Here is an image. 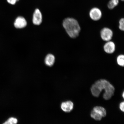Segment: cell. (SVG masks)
Instances as JSON below:
<instances>
[{"label": "cell", "instance_id": "6", "mask_svg": "<svg viewBox=\"0 0 124 124\" xmlns=\"http://www.w3.org/2000/svg\"><path fill=\"white\" fill-rule=\"evenodd\" d=\"M90 17L93 21H97L100 20L101 18L102 14L100 9L94 8L91 9L90 12Z\"/></svg>", "mask_w": 124, "mask_h": 124}, {"label": "cell", "instance_id": "15", "mask_svg": "<svg viewBox=\"0 0 124 124\" xmlns=\"http://www.w3.org/2000/svg\"><path fill=\"white\" fill-rule=\"evenodd\" d=\"M18 120L16 118L11 117L3 124H17Z\"/></svg>", "mask_w": 124, "mask_h": 124}, {"label": "cell", "instance_id": "20", "mask_svg": "<svg viewBox=\"0 0 124 124\" xmlns=\"http://www.w3.org/2000/svg\"><path fill=\"white\" fill-rule=\"evenodd\" d=\"M122 0V1H124V0Z\"/></svg>", "mask_w": 124, "mask_h": 124}, {"label": "cell", "instance_id": "16", "mask_svg": "<svg viewBox=\"0 0 124 124\" xmlns=\"http://www.w3.org/2000/svg\"><path fill=\"white\" fill-rule=\"evenodd\" d=\"M118 28L120 31L124 32V19L122 18L119 22Z\"/></svg>", "mask_w": 124, "mask_h": 124}, {"label": "cell", "instance_id": "9", "mask_svg": "<svg viewBox=\"0 0 124 124\" xmlns=\"http://www.w3.org/2000/svg\"><path fill=\"white\" fill-rule=\"evenodd\" d=\"M27 25V22L22 16H19L15 20L14 23L15 27L18 29L23 28Z\"/></svg>", "mask_w": 124, "mask_h": 124}, {"label": "cell", "instance_id": "12", "mask_svg": "<svg viewBox=\"0 0 124 124\" xmlns=\"http://www.w3.org/2000/svg\"><path fill=\"white\" fill-rule=\"evenodd\" d=\"M116 61L118 65L124 67V55L123 54H120L117 56L116 59Z\"/></svg>", "mask_w": 124, "mask_h": 124}, {"label": "cell", "instance_id": "1", "mask_svg": "<svg viewBox=\"0 0 124 124\" xmlns=\"http://www.w3.org/2000/svg\"><path fill=\"white\" fill-rule=\"evenodd\" d=\"M63 26L70 38L75 39L79 36L81 28L76 20L73 18H66L63 21Z\"/></svg>", "mask_w": 124, "mask_h": 124}, {"label": "cell", "instance_id": "14", "mask_svg": "<svg viewBox=\"0 0 124 124\" xmlns=\"http://www.w3.org/2000/svg\"><path fill=\"white\" fill-rule=\"evenodd\" d=\"M119 0H110L108 4V7L110 9L114 8L119 3Z\"/></svg>", "mask_w": 124, "mask_h": 124}, {"label": "cell", "instance_id": "3", "mask_svg": "<svg viewBox=\"0 0 124 124\" xmlns=\"http://www.w3.org/2000/svg\"><path fill=\"white\" fill-rule=\"evenodd\" d=\"M100 34L101 39L103 41L106 42L112 40L114 35V32L109 28L104 27L101 30Z\"/></svg>", "mask_w": 124, "mask_h": 124}, {"label": "cell", "instance_id": "13", "mask_svg": "<svg viewBox=\"0 0 124 124\" xmlns=\"http://www.w3.org/2000/svg\"><path fill=\"white\" fill-rule=\"evenodd\" d=\"M91 116L92 118L97 121L101 120L103 117L98 113L95 112L93 110L91 111Z\"/></svg>", "mask_w": 124, "mask_h": 124}, {"label": "cell", "instance_id": "19", "mask_svg": "<svg viewBox=\"0 0 124 124\" xmlns=\"http://www.w3.org/2000/svg\"><path fill=\"white\" fill-rule=\"evenodd\" d=\"M122 94V97H123V98H124V92H123V94Z\"/></svg>", "mask_w": 124, "mask_h": 124}, {"label": "cell", "instance_id": "18", "mask_svg": "<svg viewBox=\"0 0 124 124\" xmlns=\"http://www.w3.org/2000/svg\"><path fill=\"white\" fill-rule=\"evenodd\" d=\"M124 101L121 102L120 103V105H119V108H120V109L121 110L124 112Z\"/></svg>", "mask_w": 124, "mask_h": 124}, {"label": "cell", "instance_id": "5", "mask_svg": "<svg viewBox=\"0 0 124 124\" xmlns=\"http://www.w3.org/2000/svg\"><path fill=\"white\" fill-rule=\"evenodd\" d=\"M103 49L107 54H111L114 53L116 49L115 43L111 41L106 42L103 45Z\"/></svg>", "mask_w": 124, "mask_h": 124}, {"label": "cell", "instance_id": "10", "mask_svg": "<svg viewBox=\"0 0 124 124\" xmlns=\"http://www.w3.org/2000/svg\"><path fill=\"white\" fill-rule=\"evenodd\" d=\"M55 62V57L52 54H48L45 59V63L47 66H51L53 65Z\"/></svg>", "mask_w": 124, "mask_h": 124}, {"label": "cell", "instance_id": "11", "mask_svg": "<svg viewBox=\"0 0 124 124\" xmlns=\"http://www.w3.org/2000/svg\"><path fill=\"white\" fill-rule=\"evenodd\" d=\"M93 110L98 113L103 117H105L106 116L107 113L106 110L103 107L96 106L93 108Z\"/></svg>", "mask_w": 124, "mask_h": 124}, {"label": "cell", "instance_id": "4", "mask_svg": "<svg viewBox=\"0 0 124 124\" xmlns=\"http://www.w3.org/2000/svg\"><path fill=\"white\" fill-rule=\"evenodd\" d=\"M104 90L105 93L103 95V98L105 100H108L114 95L115 89L113 85L108 82L105 86Z\"/></svg>", "mask_w": 124, "mask_h": 124}, {"label": "cell", "instance_id": "7", "mask_svg": "<svg viewBox=\"0 0 124 124\" xmlns=\"http://www.w3.org/2000/svg\"><path fill=\"white\" fill-rule=\"evenodd\" d=\"M42 20V15L40 10L38 9H36L33 14L32 22L36 25H39Z\"/></svg>", "mask_w": 124, "mask_h": 124}, {"label": "cell", "instance_id": "8", "mask_svg": "<svg viewBox=\"0 0 124 124\" xmlns=\"http://www.w3.org/2000/svg\"><path fill=\"white\" fill-rule=\"evenodd\" d=\"M74 103L70 101L62 102L61 105L62 110L67 113L70 112L73 109Z\"/></svg>", "mask_w": 124, "mask_h": 124}, {"label": "cell", "instance_id": "17", "mask_svg": "<svg viewBox=\"0 0 124 124\" xmlns=\"http://www.w3.org/2000/svg\"><path fill=\"white\" fill-rule=\"evenodd\" d=\"M19 0H7V1L9 4L12 5H15L17 1Z\"/></svg>", "mask_w": 124, "mask_h": 124}, {"label": "cell", "instance_id": "2", "mask_svg": "<svg viewBox=\"0 0 124 124\" xmlns=\"http://www.w3.org/2000/svg\"><path fill=\"white\" fill-rule=\"evenodd\" d=\"M108 82L104 79H101L96 81L91 88V91L93 96L95 97H98L102 90H104Z\"/></svg>", "mask_w": 124, "mask_h": 124}]
</instances>
